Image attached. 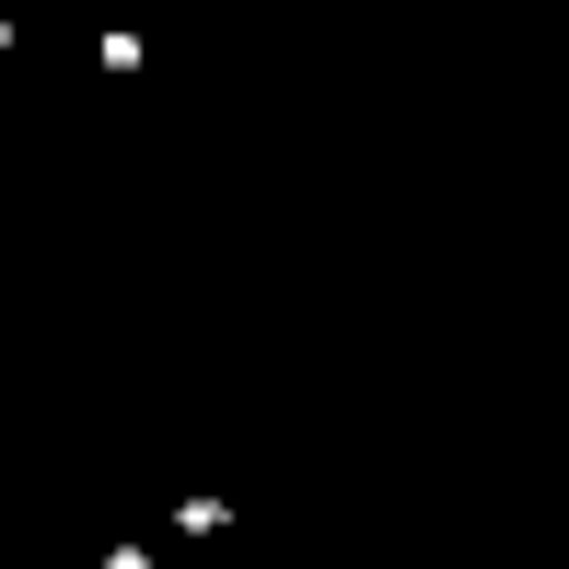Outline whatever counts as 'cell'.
<instances>
[{
    "label": "cell",
    "mask_w": 569,
    "mask_h": 569,
    "mask_svg": "<svg viewBox=\"0 0 569 569\" xmlns=\"http://www.w3.org/2000/svg\"><path fill=\"white\" fill-rule=\"evenodd\" d=\"M93 70H106V82H140V70H151V47L128 36V23H106V36H93Z\"/></svg>",
    "instance_id": "cell-1"
},
{
    "label": "cell",
    "mask_w": 569,
    "mask_h": 569,
    "mask_svg": "<svg viewBox=\"0 0 569 569\" xmlns=\"http://www.w3.org/2000/svg\"><path fill=\"white\" fill-rule=\"evenodd\" d=\"M106 569H151V558H140V547H106Z\"/></svg>",
    "instance_id": "cell-2"
},
{
    "label": "cell",
    "mask_w": 569,
    "mask_h": 569,
    "mask_svg": "<svg viewBox=\"0 0 569 569\" xmlns=\"http://www.w3.org/2000/svg\"><path fill=\"white\" fill-rule=\"evenodd\" d=\"M12 47H23V23H12V12H0V59H12Z\"/></svg>",
    "instance_id": "cell-3"
}]
</instances>
